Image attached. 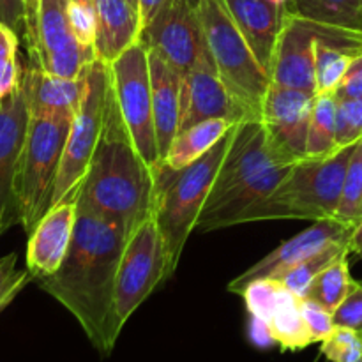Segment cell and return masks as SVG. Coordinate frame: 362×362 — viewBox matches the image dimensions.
I'll use <instances>...</instances> for the list:
<instances>
[{
	"label": "cell",
	"mask_w": 362,
	"mask_h": 362,
	"mask_svg": "<svg viewBox=\"0 0 362 362\" xmlns=\"http://www.w3.org/2000/svg\"><path fill=\"white\" fill-rule=\"evenodd\" d=\"M286 11L322 25L362 32V0H292Z\"/></svg>",
	"instance_id": "cell-24"
},
{
	"label": "cell",
	"mask_w": 362,
	"mask_h": 362,
	"mask_svg": "<svg viewBox=\"0 0 362 362\" xmlns=\"http://www.w3.org/2000/svg\"><path fill=\"white\" fill-rule=\"evenodd\" d=\"M276 4H279V6H283V7H288V4L292 2V0H274Z\"/></svg>",
	"instance_id": "cell-44"
},
{
	"label": "cell",
	"mask_w": 362,
	"mask_h": 362,
	"mask_svg": "<svg viewBox=\"0 0 362 362\" xmlns=\"http://www.w3.org/2000/svg\"><path fill=\"white\" fill-rule=\"evenodd\" d=\"M18 32L0 21V101L18 90L23 69L18 62Z\"/></svg>",
	"instance_id": "cell-31"
},
{
	"label": "cell",
	"mask_w": 362,
	"mask_h": 362,
	"mask_svg": "<svg viewBox=\"0 0 362 362\" xmlns=\"http://www.w3.org/2000/svg\"><path fill=\"white\" fill-rule=\"evenodd\" d=\"M250 338L251 343L260 349H267V346L276 345L274 338H272L271 331H269V325L265 322L257 320V318L251 317V324H250Z\"/></svg>",
	"instance_id": "cell-40"
},
{
	"label": "cell",
	"mask_w": 362,
	"mask_h": 362,
	"mask_svg": "<svg viewBox=\"0 0 362 362\" xmlns=\"http://www.w3.org/2000/svg\"><path fill=\"white\" fill-rule=\"evenodd\" d=\"M357 283L359 281H356L350 274L349 257H343L315 278L308 288L306 299L315 300L327 311L334 313L339 304L356 290Z\"/></svg>",
	"instance_id": "cell-27"
},
{
	"label": "cell",
	"mask_w": 362,
	"mask_h": 362,
	"mask_svg": "<svg viewBox=\"0 0 362 362\" xmlns=\"http://www.w3.org/2000/svg\"><path fill=\"white\" fill-rule=\"evenodd\" d=\"M349 255L350 243H336L332 244V246L325 247V250L308 257L306 260H303L300 264H297L296 267L286 271L285 274L279 276L278 279L286 286V288L292 290L296 296L303 297L304 299L308 288H310L311 283L315 281V278H317L320 272H324L329 265L341 260L343 257H349Z\"/></svg>",
	"instance_id": "cell-28"
},
{
	"label": "cell",
	"mask_w": 362,
	"mask_h": 362,
	"mask_svg": "<svg viewBox=\"0 0 362 362\" xmlns=\"http://www.w3.org/2000/svg\"><path fill=\"white\" fill-rule=\"evenodd\" d=\"M95 60L94 48L83 46L69 21V0H41L39 49L32 64L62 78H78Z\"/></svg>",
	"instance_id": "cell-13"
},
{
	"label": "cell",
	"mask_w": 362,
	"mask_h": 362,
	"mask_svg": "<svg viewBox=\"0 0 362 362\" xmlns=\"http://www.w3.org/2000/svg\"><path fill=\"white\" fill-rule=\"evenodd\" d=\"M359 140H362V98H338V108H336L338 148L356 145Z\"/></svg>",
	"instance_id": "cell-32"
},
{
	"label": "cell",
	"mask_w": 362,
	"mask_h": 362,
	"mask_svg": "<svg viewBox=\"0 0 362 362\" xmlns=\"http://www.w3.org/2000/svg\"><path fill=\"white\" fill-rule=\"evenodd\" d=\"M209 119L243 122L250 117L223 85L207 48L194 66L182 74L179 133Z\"/></svg>",
	"instance_id": "cell-14"
},
{
	"label": "cell",
	"mask_w": 362,
	"mask_h": 362,
	"mask_svg": "<svg viewBox=\"0 0 362 362\" xmlns=\"http://www.w3.org/2000/svg\"><path fill=\"white\" fill-rule=\"evenodd\" d=\"M0 21L18 34L23 32V0H0Z\"/></svg>",
	"instance_id": "cell-39"
},
{
	"label": "cell",
	"mask_w": 362,
	"mask_h": 362,
	"mask_svg": "<svg viewBox=\"0 0 362 362\" xmlns=\"http://www.w3.org/2000/svg\"><path fill=\"white\" fill-rule=\"evenodd\" d=\"M292 290L286 288L279 279L260 278L251 281L246 288L240 292L247 311L253 318L262 322H269L274 311L288 299Z\"/></svg>",
	"instance_id": "cell-29"
},
{
	"label": "cell",
	"mask_w": 362,
	"mask_h": 362,
	"mask_svg": "<svg viewBox=\"0 0 362 362\" xmlns=\"http://www.w3.org/2000/svg\"><path fill=\"white\" fill-rule=\"evenodd\" d=\"M200 21L223 85L250 119H260L271 74L257 60L223 0H200Z\"/></svg>",
	"instance_id": "cell-7"
},
{
	"label": "cell",
	"mask_w": 362,
	"mask_h": 362,
	"mask_svg": "<svg viewBox=\"0 0 362 362\" xmlns=\"http://www.w3.org/2000/svg\"><path fill=\"white\" fill-rule=\"evenodd\" d=\"M112 87L115 92L120 115L129 129L134 147L141 158L158 168L161 163L156 138L154 112H152L151 67H148V49L141 41L120 53L110 64Z\"/></svg>",
	"instance_id": "cell-10"
},
{
	"label": "cell",
	"mask_w": 362,
	"mask_h": 362,
	"mask_svg": "<svg viewBox=\"0 0 362 362\" xmlns=\"http://www.w3.org/2000/svg\"><path fill=\"white\" fill-rule=\"evenodd\" d=\"M148 67H151L156 138H158L159 158L163 163L173 140L179 134L182 73L151 49H148Z\"/></svg>",
	"instance_id": "cell-21"
},
{
	"label": "cell",
	"mask_w": 362,
	"mask_h": 362,
	"mask_svg": "<svg viewBox=\"0 0 362 362\" xmlns=\"http://www.w3.org/2000/svg\"><path fill=\"white\" fill-rule=\"evenodd\" d=\"M156 191V170L134 147L110 83L101 136L76 204L131 233L154 214Z\"/></svg>",
	"instance_id": "cell-2"
},
{
	"label": "cell",
	"mask_w": 362,
	"mask_h": 362,
	"mask_svg": "<svg viewBox=\"0 0 362 362\" xmlns=\"http://www.w3.org/2000/svg\"><path fill=\"white\" fill-rule=\"evenodd\" d=\"M95 59L112 64L120 53L140 41V11L129 0H94Z\"/></svg>",
	"instance_id": "cell-22"
},
{
	"label": "cell",
	"mask_w": 362,
	"mask_h": 362,
	"mask_svg": "<svg viewBox=\"0 0 362 362\" xmlns=\"http://www.w3.org/2000/svg\"><path fill=\"white\" fill-rule=\"evenodd\" d=\"M336 108H338L336 92L315 95L310 133H308L306 159H324L339 151L336 141Z\"/></svg>",
	"instance_id": "cell-25"
},
{
	"label": "cell",
	"mask_w": 362,
	"mask_h": 362,
	"mask_svg": "<svg viewBox=\"0 0 362 362\" xmlns=\"http://www.w3.org/2000/svg\"><path fill=\"white\" fill-rule=\"evenodd\" d=\"M235 127L237 124L207 154L186 168L172 170L165 163H159L156 168L158 191L154 218L165 240L172 272L179 265L187 239L197 228L198 218L214 186L223 159L232 145Z\"/></svg>",
	"instance_id": "cell-4"
},
{
	"label": "cell",
	"mask_w": 362,
	"mask_h": 362,
	"mask_svg": "<svg viewBox=\"0 0 362 362\" xmlns=\"http://www.w3.org/2000/svg\"><path fill=\"white\" fill-rule=\"evenodd\" d=\"M129 2H131V4H133V6H134V7H136V9H138V0H129ZM138 11H140V9H138Z\"/></svg>",
	"instance_id": "cell-45"
},
{
	"label": "cell",
	"mask_w": 362,
	"mask_h": 362,
	"mask_svg": "<svg viewBox=\"0 0 362 362\" xmlns=\"http://www.w3.org/2000/svg\"><path fill=\"white\" fill-rule=\"evenodd\" d=\"M300 306H303L304 320H306L308 329H310L313 343L325 341L336 329L331 311H327L324 306L315 303V300L306 299V297L303 299Z\"/></svg>",
	"instance_id": "cell-35"
},
{
	"label": "cell",
	"mask_w": 362,
	"mask_h": 362,
	"mask_svg": "<svg viewBox=\"0 0 362 362\" xmlns=\"http://www.w3.org/2000/svg\"><path fill=\"white\" fill-rule=\"evenodd\" d=\"M354 147L356 145L339 148L324 159L297 161L278 187L267 198L251 205L237 225L272 219H308L315 223L336 218Z\"/></svg>",
	"instance_id": "cell-5"
},
{
	"label": "cell",
	"mask_w": 362,
	"mask_h": 362,
	"mask_svg": "<svg viewBox=\"0 0 362 362\" xmlns=\"http://www.w3.org/2000/svg\"><path fill=\"white\" fill-rule=\"evenodd\" d=\"M165 0H138V9H140V18H141V28L144 25L151 20L156 14V11L161 7V4Z\"/></svg>",
	"instance_id": "cell-41"
},
{
	"label": "cell",
	"mask_w": 362,
	"mask_h": 362,
	"mask_svg": "<svg viewBox=\"0 0 362 362\" xmlns=\"http://www.w3.org/2000/svg\"><path fill=\"white\" fill-rule=\"evenodd\" d=\"M354 232V226L341 223L339 219H322V221H315L310 228L303 230L292 237L290 240L283 243L281 246L276 247L274 251L251 265L247 271L232 279L228 285V290L232 293H239L250 285L251 281L260 278H274L278 279L279 276L285 274L297 264L306 260L311 255L318 253V251L325 250V247L332 246L336 243H350V235Z\"/></svg>",
	"instance_id": "cell-15"
},
{
	"label": "cell",
	"mask_w": 362,
	"mask_h": 362,
	"mask_svg": "<svg viewBox=\"0 0 362 362\" xmlns=\"http://www.w3.org/2000/svg\"><path fill=\"white\" fill-rule=\"evenodd\" d=\"M233 23L255 57L265 71L271 74L272 57H274L278 37L285 23L286 7L274 0H223Z\"/></svg>",
	"instance_id": "cell-19"
},
{
	"label": "cell",
	"mask_w": 362,
	"mask_h": 362,
	"mask_svg": "<svg viewBox=\"0 0 362 362\" xmlns=\"http://www.w3.org/2000/svg\"><path fill=\"white\" fill-rule=\"evenodd\" d=\"M315 95L276 83L269 87L260 122L272 154L283 165H296L306 159Z\"/></svg>",
	"instance_id": "cell-12"
},
{
	"label": "cell",
	"mask_w": 362,
	"mask_h": 362,
	"mask_svg": "<svg viewBox=\"0 0 362 362\" xmlns=\"http://www.w3.org/2000/svg\"><path fill=\"white\" fill-rule=\"evenodd\" d=\"M336 219L350 226H356L362 219V140L356 144L349 161Z\"/></svg>",
	"instance_id": "cell-30"
},
{
	"label": "cell",
	"mask_w": 362,
	"mask_h": 362,
	"mask_svg": "<svg viewBox=\"0 0 362 362\" xmlns=\"http://www.w3.org/2000/svg\"><path fill=\"white\" fill-rule=\"evenodd\" d=\"M16 253L0 257V311L21 292L27 283L34 279L28 269L21 271L16 267Z\"/></svg>",
	"instance_id": "cell-34"
},
{
	"label": "cell",
	"mask_w": 362,
	"mask_h": 362,
	"mask_svg": "<svg viewBox=\"0 0 362 362\" xmlns=\"http://www.w3.org/2000/svg\"><path fill=\"white\" fill-rule=\"evenodd\" d=\"M290 166L274 158L260 119L237 124L197 230L209 232L237 225L251 205L267 198L278 187Z\"/></svg>",
	"instance_id": "cell-3"
},
{
	"label": "cell",
	"mask_w": 362,
	"mask_h": 362,
	"mask_svg": "<svg viewBox=\"0 0 362 362\" xmlns=\"http://www.w3.org/2000/svg\"><path fill=\"white\" fill-rule=\"evenodd\" d=\"M28 119L30 112L20 83L16 92L0 101V235L20 223L14 197V180Z\"/></svg>",
	"instance_id": "cell-17"
},
{
	"label": "cell",
	"mask_w": 362,
	"mask_h": 362,
	"mask_svg": "<svg viewBox=\"0 0 362 362\" xmlns=\"http://www.w3.org/2000/svg\"><path fill=\"white\" fill-rule=\"evenodd\" d=\"M235 124L226 119H209L182 129L173 140L165 165L172 170H182L207 154Z\"/></svg>",
	"instance_id": "cell-23"
},
{
	"label": "cell",
	"mask_w": 362,
	"mask_h": 362,
	"mask_svg": "<svg viewBox=\"0 0 362 362\" xmlns=\"http://www.w3.org/2000/svg\"><path fill=\"white\" fill-rule=\"evenodd\" d=\"M315 39L317 23L286 11L271 64L272 83L317 94Z\"/></svg>",
	"instance_id": "cell-16"
},
{
	"label": "cell",
	"mask_w": 362,
	"mask_h": 362,
	"mask_svg": "<svg viewBox=\"0 0 362 362\" xmlns=\"http://www.w3.org/2000/svg\"><path fill=\"white\" fill-rule=\"evenodd\" d=\"M69 21L74 35L83 46L94 48L95 39V9L88 4L69 2Z\"/></svg>",
	"instance_id": "cell-36"
},
{
	"label": "cell",
	"mask_w": 362,
	"mask_h": 362,
	"mask_svg": "<svg viewBox=\"0 0 362 362\" xmlns=\"http://www.w3.org/2000/svg\"><path fill=\"white\" fill-rule=\"evenodd\" d=\"M332 320L336 327H346L362 332V281L357 283L356 290L332 313Z\"/></svg>",
	"instance_id": "cell-37"
},
{
	"label": "cell",
	"mask_w": 362,
	"mask_h": 362,
	"mask_svg": "<svg viewBox=\"0 0 362 362\" xmlns=\"http://www.w3.org/2000/svg\"><path fill=\"white\" fill-rule=\"evenodd\" d=\"M350 253L362 258V219L354 226V232L350 235Z\"/></svg>",
	"instance_id": "cell-42"
},
{
	"label": "cell",
	"mask_w": 362,
	"mask_h": 362,
	"mask_svg": "<svg viewBox=\"0 0 362 362\" xmlns=\"http://www.w3.org/2000/svg\"><path fill=\"white\" fill-rule=\"evenodd\" d=\"M71 122L69 115H30L28 119L14 180L18 218L28 235L52 207Z\"/></svg>",
	"instance_id": "cell-6"
},
{
	"label": "cell",
	"mask_w": 362,
	"mask_h": 362,
	"mask_svg": "<svg viewBox=\"0 0 362 362\" xmlns=\"http://www.w3.org/2000/svg\"><path fill=\"white\" fill-rule=\"evenodd\" d=\"M322 354L331 362H362V332L336 327L325 341Z\"/></svg>",
	"instance_id": "cell-33"
},
{
	"label": "cell",
	"mask_w": 362,
	"mask_h": 362,
	"mask_svg": "<svg viewBox=\"0 0 362 362\" xmlns=\"http://www.w3.org/2000/svg\"><path fill=\"white\" fill-rule=\"evenodd\" d=\"M140 41L180 73H187L207 49L200 0H165L144 25Z\"/></svg>",
	"instance_id": "cell-11"
},
{
	"label": "cell",
	"mask_w": 362,
	"mask_h": 362,
	"mask_svg": "<svg viewBox=\"0 0 362 362\" xmlns=\"http://www.w3.org/2000/svg\"><path fill=\"white\" fill-rule=\"evenodd\" d=\"M110 66L92 60L85 74V94L80 108L74 113L53 189L52 207L66 200H74L87 175L88 165L98 147L105 122L106 98H108Z\"/></svg>",
	"instance_id": "cell-8"
},
{
	"label": "cell",
	"mask_w": 362,
	"mask_h": 362,
	"mask_svg": "<svg viewBox=\"0 0 362 362\" xmlns=\"http://www.w3.org/2000/svg\"><path fill=\"white\" fill-rule=\"evenodd\" d=\"M74 4H88V6H94V0H69Z\"/></svg>",
	"instance_id": "cell-43"
},
{
	"label": "cell",
	"mask_w": 362,
	"mask_h": 362,
	"mask_svg": "<svg viewBox=\"0 0 362 362\" xmlns=\"http://www.w3.org/2000/svg\"><path fill=\"white\" fill-rule=\"evenodd\" d=\"M127 237L124 226L78 205L73 240L62 265L52 276L37 279L39 286L76 318L103 356L112 352L120 334L113 297Z\"/></svg>",
	"instance_id": "cell-1"
},
{
	"label": "cell",
	"mask_w": 362,
	"mask_h": 362,
	"mask_svg": "<svg viewBox=\"0 0 362 362\" xmlns=\"http://www.w3.org/2000/svg\"><path fill=\"white\" fill-rule=\"evenodd\" d=\"M300 303H303V297L290 293L288 299L274 311L269 322H265L276 345L281 346L283 350L296 352V350H303L313 345V338H311L310 329L304 320Z\"/></svg>",
	"instance_id": "cell-26"
},
{
	"label": "cell",
	"mask_w": 362,
	"mask_h": 362,
	"mask_svg": "<svg viewBox=\"0 0 362 362\" xmlns=\"http://www.w3.org/2000/svg\"><path fill=\"white\" fill-rule=\"evenodd\" d=\"M78 205L74 200L49 207L28 235L27 269L34 279L52 276L62 265L76 226Z\"/></svg>",
	"instance_id": "cell-18"
},
{
	"label": "cell",
	"mask_w": 362,
	"mask_h": 362,
	"mask_svg": "<svg viewBox=\"0 0 362 362\" xmlns=\"http://www.w3.org/2000/svg\"><path fill=\"white\" fill-rule=\"evenodd\" d=\"M338 98H362V52L350 64L345 78L336 90Z\"/></svg>",
	"instance_id": "cell-38"
},
{
	"label": "cell",
	"mask_w": 362,
	"mask_h": 362,
	"mask_svg": "<svg viewBox=\"0 0 362 362\" xmlns=\"http://www.w3.org/2000/svg\"><path fill=\"white\" fill-rule=\"evenodd\" d=\"M172 274L165 240L152 214L129 233L120 255L113 297V313L120 331L159 283Z\"/></svg>",
	"instance_id": "cell-9"
},
{
	"label": "cell",
	"mask_w": 362,
	"mask_h": 362,
	"mask_svg": "<svg viewBox=\"0 0 362 362\" xmlns=\"http://www.w3.org/2000/svg\"><path fill=\"white\" fill-rule=\"evenodd\" d=\"M85 74H87V69L78 78H62L34 64L25 67L21 87H23L30 115L74 117L83 101Z\"/></svg>",
	"instance_id": "cell-20"
}]
</instances>
